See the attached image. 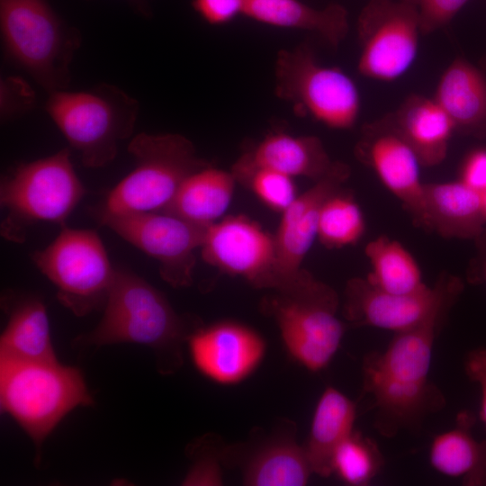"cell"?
Returning <instances> with one entry per match:
<instances>
[{"label": "cell", "instance_id": "obj_11", "mask_svg": "<svg viewBox=\"0 0 486 486\" xmlns=\"http://www.w3.org/2000/svg\"><path fill=\"white\" fill-rule=\"evenodd\" d=\"M97 221L158 263L161 278L173 287L191 285L195 251L209 226L166 212L95 216Z\"/></svg>", "mask_w": 486, "mask_h": 486}, {"label": "cell", "instance_id": "obj_31", "mask_svg": "<svg viewBox=\"0 0 486 486\" xmlns=\"http://www.w3.org/2000/svg\"><path fill=\"white\" fill-rule=\"evenodd\" d=\"M241 184L247 185L265 205L280 213L298 195L293 177L272 169H256Z\"/></svg>", "mask_w": 486, "mask_h": 486}, {"label": "cell", "instance_id": "obj_26", "mask_svg": "<svg viewBox=\"0 0 486 486\" xmlns=\"http://www.w3.org/2000/svg\"><path fill=\"white\" fill-rule=\"evenodd\" d=\"M237 180L231 171L208 165L181 184L166 212L194 223L210 226L228 210Z\"/></svg>", "mask_w": 486, "mask_h": 486}, {"label": "cell", "instance_id": "obj_40", "mask_svg": "<svg viewBox=\"0 0 486 486\" xmlns=\"http://www.w3.org/2000/svg\"><path fill=\"white\" fill-rule=\"evenodd\" d=\"M483 68H486V58L482 61Z\"/></svg>", "mask_w": 486, "mask_h": 486}, {"label": "cell", "instance_id": "obj_20", "mask_svg": "<svg viewBox=\"0 0 486 486\" xmlns=\"http://www.w3.org/2000/svg\"><path fill=\"white\" fill-rule=\"evenodd\" d=\"M425 229L444 238H479L486 222L482 193L463 181L425 184Z\"/></svg>", "mask_w": 486, "mask_h": 486}, {"label": "cell", "instance_id": "obj_9", "mask_svg": "<svg viewBox=\"0 0 486 486\" xmlns=\"http://www.w3.org/2000/svg\"><path fill=\"white\" fill-rule=\"evenodd\" d=\"M274 78L277 96L298 112L335 130L356 125L361 110L356 85L338 68L321 65L309 46L280 50Z\"/></svg>", "mask_w": 486, "mask_h": 486}, {"label": "cell", "instance_id": "obj_27", "mask_svg": "<svg viewBox=\"0 0 486 486\" xmlns=\"http://www.w3.org/2000/svg\"><path fill=\"white\" fill-rule=\"evenodd\" d=\"M312 473L304 447L291 436H279L248 459L243 481L249 486H302Z\"/></svg>", "mask_w": 486, "mask_h": 486}, {"label": "cell", "instance_id": "obj_13", "mask_svg": "<svg viewBox=\"0 0 486 486\" xmlns=\"http://www.w3.org/2000/svg\"><path fill=\"white\" fill-rule=\"evenodd\" d=\"M463 288L459 278L446 274L432 287L396 294L377 288L366 277H354L345 287L343 315L356 327L398 333L421 324L445 304L454 302Z\"/></svg>", "mask_w": 486, "mask_h": 486}, {"label": "cell", "instance_id": "obj_21", "mask_svg": "<svg viewBox=\"0 0 486 486\" xmlns=\"http://www.w3.org/2000/svg\"><path fill=\"white\" fill-rule=\"evenodd\" d=\"M434 99L455 130L486 136V76L471 62L454 58L441 75Z\"/></svg>", "mask_w": 486, "mask_h": 486}, {"label": "cell", "instance_id": "obj_5", "mask_svg": "<svg viewBox=\"0 0 486 486\" xmlns=\"http://www.w3.org/2000/svg\"><path fill=\"white\" fill-rule=\"evenodd\" d=\"M85 194L68 148L19 165L1 180L0 203L6 212L2 237L22 243L27 228L35 223L64 225Z\"/></svg>", "mask_w": 486, "mask_h": 486}, {"label": "cell", "instance_id": "obj_22", "mask_svg": "<svg viewBox=\"0 0 486 486\" xmlns=\"http://www.w3.org/2000/svg\"><path fill=\"white\" fill-rule=\"evenodd\" d=\"M3 302L8 320L0 338V358L57 359L43 302L31 294H9Z\"/></svg>", "mask_w": 486, "mask_h": 486}, {"label": "cell", "instance_id": "obj_38", "mask_svg": "<svg viewBox=\"0 0 486 486\" xmlns=\"http://www.w3.org/2000/svg\"><path fill=\"white\" fill-rule=\"evenodd\" d=\"M482 277L483 281L486 283V259L484 261V266H482Z\"/></svg>", "mask_w": 486, "mask_h": 486}, {"label": "cell", "instance_id": "obj_7", "mask_svg": "<svg viewBox=\"0 0 486 486\" xmlns=\"http://www.w3.org/2000/svg\"><path fill=\"white\" fill-rule=\"evenodd\" d=\"M338 304L334 289L310 274L293 291L264 298L262 310L274 320L289 355L318 372L329 364L344 335Z\"/></svg>", "mask_w": 486, "mask_h": 486}, {"label": "cell", "instance_id": "obj_34", "mask_svg": "<svg viewBox=\"0 0 486 486\" xmlns=\"http://www.w3.org/2000/svg\"><path fill=\"white\" fill-rule=\"evenodd\" d=\"M34 94L26 82L9 77L1 82L2 118H9L25 112L33 104Z\"/></svg>", "mask_w": 486, "mask_h": 486}, {"label": "cell", "instance_id": "obj_24", "mask_svg": "<svg viewBox=\"0 0 486 486\" xmlns=\"http://www.w3.org/2000/svg\"><path fill=\"white\" fill-rule=\"evenodd\" d=\"M356 405L331 386L320 395L311 420L304 450L313 473L332 474V459L338 446L354 431Z\"/></svg>", "mask_w": 486, "mask_h": 486}, {"label": "cell", "instance_id": "obj_28", "mask_svg": "<svg viewBox=\"0 0 486 486\" xmlns=\"http://www.w3.org/2000/svg\"><path fill=\"white\" fill-rule=\"evenodd\" d=\"M371 272L366 279L377 288L396 294H410L428 287L410 252L399 241L379 236L364 248Z\"/></svg>", "mask_w": 486, "mask_h": 486}, {"label": "cell", "instance_id": "obj_33", "mask_svg": "<svg viewBox=\"0 0 486 486\" xmlns=\"http://www.w3.org/2000/svg\"><path fill=\"white\" fill-rule=\"evenodd\" d=\"M417 12L420 32L428 34L446 25L469 0H401Z\"/></svg>", "mask_w": 486, "mask_h": 486}, {"label": "cell", "instance_id": "obj_19", "mask_svg": "<svg viewBox=\"0 0 486 486\" xmlns=\"http://www.w3.org/2000/svg\"><path fill=\"white\" fill-rule=\"evenodd\" d=\"M382 121L400 135L416 154L423 166L441 164L446 158L454 126L435 101L413 94Z\"/></svg>", "mask_w": 486, "mask_h": 486}, {"label": "cell", "instance_id": "obj_4", "mask_svg": "<svg viewBox=\"0 0 486 486\" xmlns=\"http://www.w3.org/2000/svg\"><path fill=\"white\" fill-rule=\"evenodd\" d=\"M133 170L106 195L93 215L162 212L183 182L210 164L197 156L191 140L177 133H140L128 146Z\"/></svg>", "mask_w": 486, "mask_h": 486}, {"label": "cell", "instance_id": "obj_3", "mask_svg": "<svg viewBox=\"0 0 486 486\" xmlns=\"http://www.w3.org/2000/svg\"><path fill=\"white\" fill-rule=\"evenodd\" d=\"M93 403L82 373L52 360L0 358L1 410L33 441L37 452L70 411Z\"/></svg>", "mask_w": 486, "mask_h": 486}, {"label": "cell", "instance_id": "obj_29", "mask_svg": "<svg viewBox=\"0 0 486 486\" xmlns=\"http://www.w3.org/2000/svg\"><path fill=\"white\" fill-rule=\"evenodd\" d=\"M340 191L326 199L320 212L318 238L330 249L357 243L365 231L360 206L351 194Z\"/></svg>", "mask_w": 486, "mask_h": 486}, {"label": "cell", "instance_id": "obj_15", "mask_svg": "<svg viewBox=\"0 0 486 486\" xmlns=\"http://www.w3.org/2000/svg\"><path fill=\"white\" fill-rule=\"evenodd\" d=\"M350 167L336 161L331 170L302 194L281 214L274 234L276 268L282 287L278 292L293 290L309 274L302 262L318 238V224L321 207L326 199L348 179Z\"/></svg>", "mask_w": 486, "mask_h": 486}, {"label": "cell", "instance_id": "obj_36", "mask_svg": "<svg viewBox=\"0 0 486 486\" xmlns=\"http://www.w3.org/2000/svg\"><path fill=\"white\" fill-rule=\"evenodd\" d=\"M466 376L480 386V418L486 428V347L470 351L464 361Z\"/></svg>", "mask_w": 486, "mask_h": 486}, {"label": "cell", "instance_id": "obj_14", "mask_svg": "<svg viewBox=\"0 0 486 486\" xmlns=\"http://www.w3.org/2000/svg\"><path fill=\"white\" fill-rule=\"evenodd\" d=\"M200 250L205 263L257 289L277 292L282 287L274 235L245 215L226 216L210 225Z\"/></svg>", "mask_w": 486, "mask_h": 486}, {"label": "cell", "instance_id": "obj_8", "mask_svg": "<svg viewBox=\"0 0 486 486\" xmlns=\"http://www.w3.org/2000/svg\"><path fill=\"white\" fill-rule=\"evenodd\" d=\"M31 257L57 288L59 302L75 315L104 306L116 266L94 230L64 224L54 240Z\"/></svg>", "mask_w": 486, "mask_h": 486}, {"label": "cell", "instance_id": "obj_6", "mask_svg": "<svg viewBox=\"0 0 486 486\" xmlns=\"http://www.w3.org/2000/svg\"><path fill=\"white\" fill-rule=\"evenodd\" d=\"M47 111L83 165L99 168L113 161L119 142L131 135L139 104L124 92L103 86L90 91L52 92Z\"/></svg>", "mask_w": 486, "mask_h": 486}, {"label": "cell", "instance_id": "obj_23", "mask_svg": "<svg viewBox=\"0 0 486 486\" xmlns=\"http://www.w3.org/2000/svg\"><path fill=\"white\" fill-rule=\"evenodd\" d=\"M242 14L273 26L309 31L338 47L348 32V15L340 4L323 9L298 0H243Z\"/></svg>", "mask_w": 486, "mask_h": 486}, {"label": "cell", "instance_id": "obj_12", "mask_svg": "<svg viewBox=\"0 0 486 486\" xmlns=\"http://www.w3.org/2000/svg\"><path fill=\"white\" fill-rule=\"evenodd\" d=\"M420 32L416 10L401 0H368L357 20V68L368 78L391 82L414 62Z\"/></svg>", "mask_w": 486, "mask_h": 486}, {"label": "cell", "instance_id": "obj_30", "mask_svg": "<svg viewBox=\"0 0 486 486\" xmlns=\"http://www.w3.org/2000/svg\"><path fill=\"white\" fill-rule=\"evenodd\" d=\"M383 464L382 454L371 438L353 431L337 448L332 474L351 486L369 484Z\"/></svg>", "mask_w": 486, "mask_h": 486}, {"label": "cell", "instance_id": "obj_41", "mask_svg": "<svg viewBox=\"0 0 486 486\" xmlns=\"http://www.w3.org/2000/svg\"><path fill=\"white\" fill-rule=\"evenodd\" d=\"M130 1H133V2H135L137 4H141V2H142V0H130Z\"/></svg>", "mask_w": 486, "mask_h": 486}, {"label": "cell", "instance_id": "obj_1", "mask_svg": "<svg viewBox=\"0 0 486 486\" xmlns=\"http://www.w3.org/2000/svg\"><path fill=\"white\" fill-rule=\"evenodd\" d=\"M454 302L445 304L421 324L395 333L382 351L363 361V392L369 396L374 427L384 437L416 431L446 400L429 372L436 338Z\"/></svg>", "mask_w": 486, "mask_h": 486}, {"label": "cell", "instance_id": "obj_10", "mask_svg": "<svg viewBox=\"0 0 486 486\" xmlns=\"http://www.w3.org/2000/svg\"><path fill=\"white\" fill-rule=\"evenodd\" d=\"M0 26L10 56L41 86L60 90L76 40L46 0H0Z\"/></svg>", "mask_w": 486, "mask_h": 486}, {"label": "cell", "instance_id": "obj_39", "mask_svg": "<svg viewBox=\"0 0 486 486\" xmlns=\"http://www.w3.org/2000/svg\"><path fill=\"white\" fill-rule=\"evenodd\" d=\"M482 202H483L484 212H485V214H486V191L482 193Z\"/></svg>", "mask_w": 486, "mask_h": 486}, {"label": "cell", "instance_id": "obj_25", "mask_svg": "<svg viewBox=\"0 0 486 486\" xmlns=\"http://www.w3.org/2000/svg\"><path fill=\"white\" fill-rule=\"evenodd\" d=\"M474 417L460 412L455 426L438 434L429 450L431 466L448 477L461 479L466 486H486V439L472 433Z\"/></svg>", "mask_w": 486, "mask_h": 486}, {"label": "cell", "instance_id": "obj_35", "mask_svg": "<svg viewBox=\"0 0 486 486\" xmlns=\"http://www.w3.org/2000/svg\"><path fill=\"white\" fill-rule=\"evenodd\" d=\"M193 5L206 22L218 25L242 14L243 0H194Z\"/></svg>", "mask_w": 486, "mask_h": 486}, {"label": "cell", "instance_id": "obj_32", "mask_svg": "<svg viewBox=\"0 0 486 486\" xmlns=\"http://www.w3.org/2000/svg\"><path fill=\"white\" fill-rule=\"evenodd\" d=\"M218 446L215 439H200L193 446L191 454L194 461L188 470L183 485L188 486H219L223 482L221 460H224L225 449Z\"/></svg>", "mask_w": 486, "mask_h": 486}, {"label": "cell", "instance_id": "obj_18", "mask_svg": "<svg viewBox=\"0 0 486 486\" xmlns=\"http://www.w3.org/2000/svg\"><path fill=\"white\" fill-rule=\"evenodd\" d=\"M335 162L318 137L277 131L266 135L241 155L231 172L239 183L259 168L278 171L293 178L306 177L315 182L326 176Z\"/></svg>", "mask_w": 486, "mask_h": 486}, {"label": "cell", "instance_id": "obj_17", "mask_svg": "<svg viewBox=\"0 0 486 486\" xmlns=\"http://www.w3.org/2000/svg\"><path fill=\"white\" fill-rule=\"evenodd\" d=\"M197 370L220 384H235L251 374L266 352L263 338L242 323L225 320L195 328L187 339Z\"/></svg>", "mask_w": 486, "mask_h": 486}, {"label": "cell", "instance_id": "obj_16", "mask_svg": "<svg viewBox=\"0 0 486 486\" xmlns=\"http://www.w3.org/2000/svg\"><path fill=\"white\" fill-rule=\"evenodd\" d=\"M356 158L369 166L402 203L415 224L425 229L424 185L416 154L382 119L367 124L356 147Z\"/></svg>", "mask_w": 486, "mask_h": 486}, {"label": "cell", "instance_id": "obj_2", "mask_svg": "<svg viewBox=\"0 0 486 486\" xmlns=\"http://www.w3.org/2000/svg\"><path fill=\"white\" fill-rule=\"evenodd\" d=\"M194 329L160 291L135 273L116 266L101 320L75 342L82 346H146L155 353L159 371L170 374L181 365L182 346Z\"/></svg>", "mask_w": 486, "mask_h": 486}, {"label": "cell", "instance_id": "obj_37", "mask_svg": "<svg viewBox=\"0 0 486 486\" xmlns=\"http://www.w3.org/2000/svg\"><path fill=\"white\" fill-rule=\"evenodd\" d=\"M461 181L480 193L486 191V150H476L468 156L462 167Z\"/></svg>", "mask_w": 486, "mask_h": 486}]
</instances>
